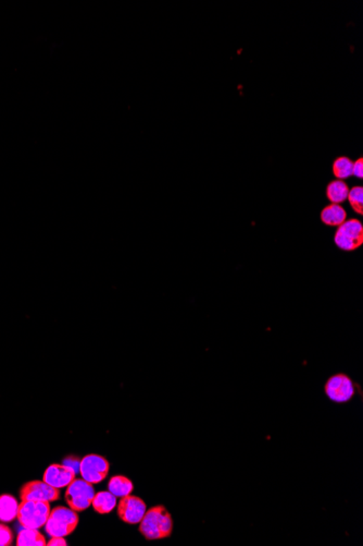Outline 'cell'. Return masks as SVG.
<instances>
[{
    "instance_id": "obj_15",
    "label": "cell",
    "mask_w": 363,
    "mask_h": 546,
    "mask_svg": "<svg viewBox=\"0 0 363 546\" xmlns=\"http://www.w3.org/2000/svg\"><path fill=\"white\" fill-rule=\"evenodd\" d=\"M133 490H134V484L125 476H112L108 483V491L111 492L117 498L118 497L122 498L132 494Z\"/></svg>"
},
{
    "instance_id": "obj_12",
    "label": "cell",
    "mask_w": 363,
    "mask_h": 546,
    "mask_svg": "<svg viewBox=\"0 0 363 546\" xmlns=\"http://www.w3.org/2000/svg\"><path fill=\"white\" fill-rule=\"evenodd\" d=\"M117 497L114 496L111 492L100 491L94 496L91 506L95 512L102 514V515H106V514H110L114 508L117 507Z\"/></svg>"
},
{
    "instance_id": "obj_14",
    "label": "cell",
    "mask_w": 363,
    "mask_h": 546,
    "mask_svg": "<svg viewBox=\"0 0 363 546\" xmlns=\"http://www.w3.org/2000/svg\"><path fill=\"white\" fill-rule=\"evenodd\" d=\"M18 546H45L46 538L39 532L38 529L22 528L16 536Z\"/></svg>"
},
{
    "instance_id": "obj_3",
    "label": "cell",
    "mask_w": 363,
    "mask_h": 546,
    "mask_svg": "<svg viewBox=\"0 0 363 546\" xmlns=\"http://www.w3.org/2000/svg\"><path fill=\"white\" fill-rule=\"evenodd\" d=\"M50 502L39 501H22L19 506L18 521L23 528L39 529L45 527L50 517Z\"/></svg>"
},
{
    "instance_id": "obj_6",
    "label": "cell",
    "mask_w": 363,
    "mask_h": 546,
    "mask_svg": "<svg viewBox=\"0 0 363 546\" xmlns=\"http://www.w3.org/2000/svg\"><path fill=\"white\" fill-rule=\"evenodd\" d=\"M324 392L327 397L333 403H346L355 396V384L346 374H335L325 383Z\"/></svg>"
},
{
    "instance_id": "obj_2",
    "label": "cell",
    "mask_w": 363,
    "mask_h": 546,
    "mask_svg": "<svg viewBox=\"0 0 363 546\" xmlns=\"http://www.w3.org/2000/svg\"><path fill=\"white\" fill-rule=\"evenodd\" d=\"M78 521L80 518L76 510L59 506L50 512V517L45 523V530L48 536L65 538L76 530Z\"/></svg>"
},
{
    "instance_id": "obj_4",
    "label": "cell",
    "mask_w": 363,
    "mask_h": 546,
    "mask_svg": "<svg viewBox=\"0 0 363 546\" xmlns=\"http://www.w3.org/2000/svg\"><path fill=\"white\" fill-rule=\"evenodd\" d=\"M67 487L65 501L71 510L78 512L91 507L94 496L96 494L93 484L84 479H74Z\"/></svg>"
},
{
    "instance_id": "obj_8",
    "label": "cell",
    "mask_w": 363,
    "mask_h": 546,
    "mask_svg": "<svg viewBox=\"0 0 363 546\" xmlns=\"http://www.w3.org/2000/svg\"><path fill=\"white\" fill-rule=\"evenodd\" d=\"M147 512V505L143 499L134 495L122 497L118 504V516L127 525H138Z\"/></svg>"
},
{
    "instance_id": "obj_21",
    "label": "cell",
    "mask_w": 363,
    "mask_h": 546,
    "mask_svg": "<svg viewBox=\"0 0 363 546\" xmlns=\"http://www.w3.org/2000/svg\"><path fill=\"white\" fill-rule=\"evenodd\" d=\"M48 546H67V541H65L63 536H52L50 541L47 543Z\"/></svg>"
},
{
    "instance_id": "obj_13",
    "label": "cell",
    "mask_w": 363,
    "mask_h": 546,
    "mask_svg": "<svg viewBox=\"0 0 363 546\" xmlns=\"http://www.w3.org/2000/svg\"><path fill=\"white\" fill-rule=\"evenodd\" d=\"M347 213L340 204H331L322 209L321 220L327 226H340L345 222Z\"/></svg>"
},
{
    "instance_id": "obj_1",
    "label": "cell",
    "mask_w": 363,
    "mask_h": 546,
    "mask_svg": "<svg viewBox=\"0 0 363 546\" xmlns=\"http://www.w3.org/2000/svg\"><path fill=\"white\" fill-rule=\"evenodd\" d=\"M173 527L171 514L164 506L159 505L147 510L138 531L147 541H155L171 536Z\"/></svg>"
},
{
    "instance_id": "obj_16",
    "label": "cell",
    "mask_w": 363,
    "mask_h": 546,
    "mask_svg": "<svg viewBox=\"0 0 363 546\" xmlns=\"http://www.w3.org/2000/svg\"><path fill=\"white\" fill-rule=\"evenodd\" d=\"M349 193L347 183L342 180H335L329 183L327 188V196L333 204H340L345 202Z\"/></svg>"
},
{
    "instance_id": "obj_11",
    "label": "cell",
    "mask_w": 363,
    "mask_h": 546,
    "mask_svg": "<svg viewBox=\"0 0 363 546\" xmlns=\"http://www.w3.org/2000/svg\"><path fill=\"white\" fill-rule=\"evenodd\" d=\"M19 504L12 495H0V523H11L18 517Z\"/></svg>"
},
{
    "instance_id": "obj_20",
    "label": "cell",
    "mask_w": 363,
    "mask_h": 546,
    "mask_svg": "<svg viewBox=\"0 0 363 546\" xmlns=\"http://www.w3.org/2000/svg\"><path fill=\"white\" fill-rule=\"evenodd\" d=\"M353 176H355L357 178L362 179L363 178V160L362 158H359L358 160H355L353 162Z\"/></svg>"
},
{
    "instance_id": "obj_9",
    "label": "cell",
    "mask_w": 363,
    "mask_h": 546,
    "mask_svg": "<svg viewBox=\"0 0 363 546\" xmlns=\"http://www.w3.org/2000/svg\"><path fill=\"white\" fill-rule=\"evenodd\" d=\"M22 501H39V502H55L59 499V490L44 481H31L24 484L20 491Z\"/></svg>"
},
{
    "instance_id": "obj_7",
    "label": "cell",
    "mask_w": 363,
    "mask_h": 546,
    "mask_svg": "<svg viewBox=\"0 0 363 546\" xmlns=\"http://www.w3.org/2000/svg\"><path fill=\"white\" fill-rule=\"evenodd\" d=\"M78 470L85 481L91 484L100 483L109 473L110 463L102 456L91 454L80 460Z\"/></svg>"
},
{
    "instance_id": "obj_17",
    "label": "cell",
    "mask_w": 363,
    "mask_h": 546,
    "mask_svg": "<svg viewBox=\"0 0 363 546\" xmlns=\"http://www.w3.org/2000/svg\"><path fill=\"white\" fill-rule=\"evenodd\" d=\"M353 165L351 158L348 157H338L333 164V173L338 180L347 179L353 176Z\"/></svg>"
},
{
    "instance_id": "obj_5",
    "label": "cell",
    "mask_w": 363,
    "mask_h": 546,
    "mask_svg": "<svg viewBox=\"0 0 363 546\" xmlns=\"http://www.w3.org/2000/svg\"><path fill=\"white\" fill-rule=\"evenodd\" d=\"M335 244L344 251L357 250L363 243V226L360 220H345L335 233Z\"/></svg>"
},
{
    "instance_id": "obj_10",
    "label": "cell",
    "mask_w": 363,
    "mask_h": 546,
    "mask_svg": "<svg viewBox=\"0 0 363 546\" xmlns=\"http://www.w3.org/2000/svg\"><path fill=\"white\" fill-rule=\"evenodd\" d=\"M76 479V471L65 465H50L43 474V481L60 490L67 487Z\"/></svg>"
},
{
    "instance_id": "obj_18",
    "label": "cell",
    "mask_w": 363,
    "mask_h": 546,
    "mask_svg": "<svg viewBox=\"0 0 363 546\" xmlns=\"http://www.w3.org/2000/svg\"><path fill=\"white\" fill-rule=\"evenodd\" d=\"M348 200L351 202V207L359 215L363 214V188L361 186L353 187L349 190Z\"/></svg>"
},
{
    "instance_id": "obj_19",
    "label": "cell",
    "mask_w": 363,
    "mask_h": 546,
    "mask_svg": "<svg viewBox=\"0 0 363 546\" xmlns=\"http://www.w3.org/2000/svg\"><path fill=\"white\" fill-rule=\"evenodd\" d=\"M13 542V532L8 525L0 523V546H10Z\"/></svg>"
}]
</instances>
